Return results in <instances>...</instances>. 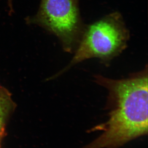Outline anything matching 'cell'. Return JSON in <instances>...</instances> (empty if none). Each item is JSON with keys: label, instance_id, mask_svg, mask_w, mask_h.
Listing matches in <instances>:
<instances>
[{"label": "cell", "instance_id": "cell-1", "mask_svg": "<svg viewBox=\"0 0 148 148\" xmlns=\"http://www.w3.org/2000/svg\"><path fill=\"white\" fill-rule=\"evenodd\" d=\"M148 67L121 80L95 75V82L107 89L110 111L97 138L82 148H118L148 134Z\"/></svg>", "mask_w": 148, "mask_h": 148}, {"label": "cell", "instance_id": "cell-2", "mask_svg": "<svg viewBox=\"0 0 148 148\" xmlns=\"http://www.w3.org/2000/svg\"><path fill=\"white\" fill-rule=\"evenodd\" d=\"M130 36V31L123 17L117 12L85 26L71 61L63 70L54 75L53 78L88 59L97 58L103 63H109L127 47Z\"/></svg>", "mask_w": 148, "mask_h": 148}, {"label": "cell", "instance_id": "cell-3", "mask_svg": "<svg viewBox=\"0 0 148 148\" xmlns=\"http://www.w3.org/2000/svg\"><path fill=\"white\" fill-rule=\"evenodd\" d=\"M55 35L65 52L73 53L85 30L79 0H41L38 13L26 18Z\"/></svg>", "mask_w": 148, "mask_h": 148}, {"label": "cell", "instance_id": "cell-4", "mask_svg": "<svg viewBox=\"0 0 148 148\" xmlns=\"http://www.w3.org/2000/svg\"><path fill=\"white\" fill-rule=\"evenodd\" d=\"M16 107L11 94L3 86L0 85V140L4 132L8 116Z\"/></svg>", "mask_w": 148, "mask_h": 148}, {"label": "cell", "instance_id": "cell-5", "mask_svg": "<svg viewBox=\"0 0 148 148\" xmlns=\"http://www.w3.org/2000/svg\"><path fill=\"white\" fill-rule=\"evenodd\" d=\"M12 1L13 0H8L9 6L10 8V12H13V7H12Z\"/></svg>", "mask_w": 148, "mask_h": 148}]
</instances>
